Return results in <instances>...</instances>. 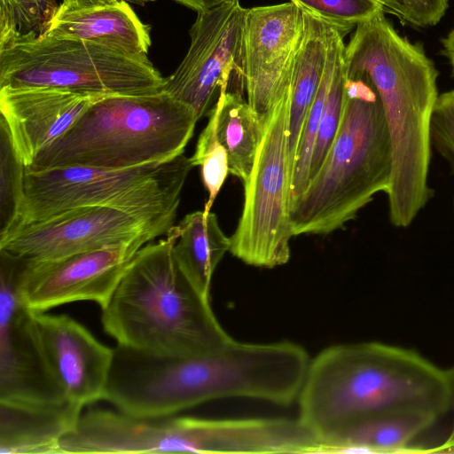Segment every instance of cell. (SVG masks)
Instances as JSON below:
<instances>
[{"label": "cell", "mask_w": 454, "mask_h": 454, "mask_svg": "<svg viewBox=\"0 0 454 454\" xmlns=\"http://www.w3.org/2000/svg\"><path fill=\"white\" fill-rule=\"evenodd\" d=\"M291 341L231 340L201 356H175L114 348L103 400L137 416L175 415L208 401L243 397L289 405L299 396L309 364Z\"/></svg>", "instance_id": "obj_1"}, {"label": "cell", "mask_w": 454, "mask_h": 454, "mask_svg": "<svg viewBox=\"0 0 454 454\" xmlns=\"http://www.w3.org/2000/svg\"><path fill=\"white\" fill-rule=\"evenodd\" d=\"M297 399L298 419L321 447L382 416L418 414L436 421L450 411L445 370L414 349L378 341L320 351L309 361Z\"/></svg>", "instance_id": "obj_2"}, {"label": "cell", "mask_w": 454, "mask_h": 454, "mask_svg": "<svg viewBox=\"0 0 454 454\" xmlns=\"http://www.w3.org/2000/svg\"><path fill=\"white\" fill-rule=\"evenodd\" d=\"M348 67L364 73L379 93L392 145L388 204L423 207L431 197V121L438 72L420 43L401 36L384 11L356 25L345 48Z\"/></svg>", "instance_id": "obj_3"}, {"label": "cell", "mask_w": 454, "mask_h": 454, "mask_svg": "<svg viewBox=\"0 0 454 454\" xmlns=\"http://www.w3.org/2000/svg\"><path fill=\"white\" fill-rule=\"evenodd\" d=\"M176 239L174 225L165 239L142 247L101 309L103 328L118 344L159 355L193 356L217 351L233 340L218 322L209 299L180 269L173 254Z\"/></svg>", "instance_id": "obj_4"}, {"label": "cell", "mask_w": 454, "mask_h": 454, "mask_svg": "<svg viewBox=\"0 0 454 454\" xmlns=\"http://www.w3.org/2000/svg\"><path fill=\"white\" fill-rule=\"evenodd\" d=\"M392 145L384 109L363 72L346 66L340 123L321 168L291 200L294 236L342 229L379 192H387Z\"/></svg>", "instance_id": "obj_5"}, {"label": "cell", "mask_w": 454, "mask_h": 454, "mask_svg": "<svg viewBox=\"0 0 454 454\" xmlns=\"http://www.w3.org/2000/svg\"><path fill=\"white\" fill-rule=\"evenodd\" d=\"M198 121L190 106L162 90L110 95L93 104L26 168L123 169L168 162L184 154Z\"/></svg>", "instance_id": "obj_6"}, {"label": "cell", "mask_w": 454, "mask_h": 454, "mask_svg": "<svg viewBox=\"0 0 454 454\" xmlns=\"http://www.w3.org/2000/svg\"><path fill=\"white\" fill-rule=\"evenodd\" d=\"M164 82L147 56H127L86 42L35 33L0 43V88L145 95L160 91Z\"/></svg>", "instance_id": "obj_7"}, {"label": "cell", "mask_w": 454, "mask_h": 454, "mask_svg": "<svg viewBox=\"0 0 454 454\" xmlns=\"http://www.w3.org/2000/svg\"><path fill=\"white\" fill-rule=\"evenodd\" d=\"M192 168L191 159L184 154L168 162L123 169L25 167L18 214L3 233L18 225L83 206L145 207L180 202Z\"/></svg>", "instance_id": "obj_8"}, {"label": "cell", "mask_w": 454, "mask_h": 454, "mask_svg": "<svg viewBox=\"0 0 454 454\" xmlns=\"http://www.w3.org/2000/svg\"><path fill=\"white\" fill-rule=\"evenodd\" d=\"M290 88L263 118V133L244 203L230 237V253L254 267L286 264L294 236L290 215L293 168L289 152Z\"/></svg>", "instance_id": "obj_9"}, {"label": "cell", "mask_w": 454, "mask_h": 454, "mask_svg": "<svg viewBox=\"0 0 454 454\" xmlns=\"http://www.w3.org/2000/svg\"><path fill=\"white\" fill-rule=\"evenodd\" d=\"M179 203L71 208L0 234V251L25 260L47 261L136 240L148 243L175 225Z\"/></svg>", "instance_id": "obj_10"}, {"label": "cell", "mask_w": 454, "mask_h": 454, "mask_svg": "<svg viewBox=\"0 0 454 454\" xmlns=\"http://www.w3.org/2000/svg\"><path fill=\"white\" fill-rule=\"evenodd\" d=\"M246 12L239 0L197 12L187 53L165 78L161 90L190 106L198 120L208 117L222 93L246 90Z\"/></svg>", "instance_id": "obj_11"}, {"label": "cell", "mask_w": 454, "mask_h": 454, "mask_svg": "<svg viewBox=\"0 0 454 454\" xmlns=\"http://www.w3.org/2000/svg\"><path fill=\"white\" fill-rule=\"evenodd\" d=\"M146 244L136 240L47 261L16 257L18 291L35 312L78 301H94L103 309L136 253Z\"/></svg>", "instance_id": "obj_12"}, {"label": "cell", "mask_w": 454, "mask_h": 454, "mask_svg": "<svg viewBox=\"0 0 454 454\" xmlns=\"http://www.w3.org/2000/svg\"><path fill=\"white\" fill-rule=\"evenodd\" d=\"M18 260L0 251V401H68L48 365L35 311L17 286Z\"/></svg>", "instance_id": "obj_13"}, {"label": "cell", "mask_w": 454, "mask_h": 454, "mask_svg": "<svg viewBox=\"0 0 454 454\" xmlns=\"http://www.w3.org/2000/svg\"><path fill=\"white\" fill-rule=\"evenodd\" d=\"M303 26V10L291 1L247 9L246 92L262 119L289 88Z\"/></svg>", "instance_id": "obj_14"}, {"label": "cell", "mask_w": 454, "mask_h": 454, "mask_svg": "<svg viewBox=\"0 0 454 454\" xmlns=\"http://www.w3.org/2000/svg\"><path fill=\"white\" fill-rule=\"evenodd\" d=\"M110 96L53 87L0 88V122L25 167L96 102Z\"/></svg>", "instance_id": "obj_15"}, {"label": "cell", "mask_w": 454, "mask_h": 454, "mask_svg": "<svg viewBox=\"0 0 454 454\" xmlns=\"http://www.w3.org/2000/svg\"><path fill=\"white\" fill-rule=\"evenodd\" d=\"M48 365L66 398L84 407L103 400L114 348L67 315L35 311Z\"/></svg>", "instance_id": "obj_16"}, {"label": "cell", "mask_w": 454, "mask_h": 454, "mask_svg": "<svg viewBox=\"0 0 454 454\" xmlns=\"http://www.w3.org/2000/svg\"><path fill=\"white\" fill-rule=\"evenodd\" d=\"M40 34L82 41L132 57L147 56L151 46L149 26L122 0L81 9H67L60 4Z\"/></svg>", "instance_id": "obj_17"}, {"label": "cell", "mask_w": 454, "mask_h": 454, "mask_svg": "<svg viewBox=\"0 0 454 454\" xmlns=\"http://www.w3.org/2000/svg\"><path fill=\"white\" fill-rule=\"evenodd\" d=\"M82 407L0 401L1 454H61L60 442L73 431Z\"/></svg>", "instance_id": "obj_18"}, {"label": "cell", "mask_w": 454, "mask_h": 454, "mask_svg": "<svg viewBox=\"0 0 454 454\" xmlns=\"http://www.w3.org/2000/svg\"><path fill=\"white\" fill-rule=\"evenodd\" d=\"M302 10L303 33L289 85V152L293 172L305 121L324 74L333 27L320 17Z\"/></svg>", "instance_id": "obj_19"}, {"label": "cell", "mask_w": 454, "mask_h": 454, "mask_svg": "<svg viewBox=\"0 0 454 454\" xmlns=\"http://www.w3.org/2000/svg\"><path fill=\"white\" fill-rule=\"evenodd\" d=\"M175 227V259L194 287L209 299L212 277L230 252V238L221 230L215 214L203 210L186 215Z\"/></svg>", "instance_id": "obj_20"}, {"label": "cell", "mask_w": 454, "mask_h": 454, "mask_svg": "<svg viewBox=\"0 0 454 454\" xmlns=\"http://www.w3.org/2000/svg\"><path fill=\"white\" fill-rule=\"evenodd\" d=\"M435 420L418 414H393L358 424L328 442L320 453L421 452L413 441Z\"/></svg>", "instance_id": "obj_21"}, {"label": "cell", "mask_w": 454, "mask_h": 454, "mask_svg": "<svg viewBox=\"0 0 454 454\" xmlns=\"http://www.w3.org/2000/svg\"><path fill=\"white\" fill-rule=\"evenodd\" d=\"M261 118L243 95L227 92L217 119V136L226 151L229 172L242 184L248 180L262 133Z\"/></svg>", "instance_id": "obj_22"}, {"label": "cell", "mask_w": 454, "mask_h": 454, "mask_svg": "<svg viewBox=\"0 0 454 454\" xmlns=\"http://www.w3.org/2000/svg\"><path fill=\"white\" fill-rule=\"evenodd\" d=\"M225 94H221L208 115V121L200 134L194 153L190 157L193 167H200L202 182L207 192V200L203 209L206 214L210 212L227 175L230 173L227 153L217 136V119Z\"/></svg>", "instance_id": "obj_23"}, {"label": "cell", "mask_w": 454, "mask_h": 454, "mask_svg": "<svg viewBox=\"0 0 454 454\" xmlns=\"http://www.w3.org/2000/svg\"><path fill=\"white\" fill-rule=\"evenodd\" d=\"M60 4L59 0H0V43L42 33Z\"/></svg>", "instance_id": "obj_24"}, {"label": "cell", "mask_w": 454, "mask_h": 454, "mask_svg": "<svg viewBox=\"0 0 454 454\" xmlns=\"http://www.w3.org/2000/svg\"><path fill=\"white\" fill-rule=\"evenodd\" d=\"M1 123V122H0ZM0 233L6 231L17 216L22 196L25 166L17 157L4 125L1 123Z\"/></svg>", "instance_id": "obj_25"}, {"label": "cell", "mask_w": 454, "mask_h": 454, "mask_svg": "<svg viewBox=\"0 0 454 454\" xmlns=\"http://www.w3.org/2000/svg\"><path fill=\"white\" fill-rule=\"evenodd\" d=\"M348 34L354 26L384 11L377 0H290Z\"/></svg>", "instance_id": "obj_26"}, {"label": "cell", "mask_w": 454, "mask_h": 454, "mask_svg": "<svg viewBox=\"0 0 454 454\" xmlns=\"http://www.w3.org/2000/svg\"><path fill=\"white\" fill-rule=\"evenodd\" d=\"M431 143L454 167V90L437 98L431 121Z\"/></svg>", "instance_id": "obj_27"}, {"label": "cell", "mask_w": 454, "mask_h": 454, "mask_svg": "<svg viewBox=\"0 0 454 454\" xmlns=\"http://www.w3.org/2000/svg\"><path fill=\"white\" fill-rule=\"evenodd\" d=\"M384 10L416 27L437 24L445 14L449 0H380Z\"/></svg>", "instance_id": "obj_28"}, {"label": "cell", "mask_w": 454, "mask_h": 454, "mask_svg": "<svg viewBox=\"0 0 454 454\" xmlns=\"http://www.w3.org/2000/svg\"><path fill=\"white\" fill-rule=\"evenodd\" d=\"M119 0H61V6L67 9H81L114 4Z\"/></svg>", "instance_id": "obj_29"}, {"label": "cell", "mask_w": 454, "mask_h": 454, "mask_svg": "<svg viewBox=\"0 0 454 454\" xmlns=\"http://www.w3.org/2000/svg\"><path fill=\"white\" fill-rule=\"evenodd\" d=\"M197 12L210 9L222 3L231 0H173Z\"/></svg>", "instance_id": "obj_30"}, {"label": "cell", "mask_w": 454, "mask_h": 454, "mask_svg": "<svg viewBox=\"0 0 454 454\" xmlns=\"http://www.w3.org/2000/svg\"><path fill=\"white\" fill-rule=\"evenodd\" d=\"M443 52L449 59L454 74V28L442 39Z\"/></svg>", "instance_id": "obj_31"}, {"label": "cell", "mask_w": 454, "mask_h": 454, "mask_svg": "<svg viewBox=\"0 0 454 454\" xmlns=\"http://www.w3.org/2000/svg\"><path fill=\"white\" fill-rule=\"evenodd\" d=\"M445 371L450 393V411L453 412V426L450 436L454 437V365Z\"/></svg>", "instance_id": "obj_32"}, {"label": "cell", "mask_w": 454, "mask_h": 454, "mask_svg": "<svg viewBox=\"0 0 454 454\" xmlns=\"http://www.w3.org/2000/svg\"><path fill=\"white\" fill-rule=\"evenodd\" d=\"M429 452L454 453V437L449 436L443 443L434 449H431Z\"/></svg>", "instance_id": "obj_33"}, {"label": "cell", "mask_w": 454, "mask_h": 454, "mask_svg": "<svg viewBox=\"0 0 454 454\" xmlns=\"http://www.w3.org/2000/svg\"><path fill=\"white\" fill-rule=\"evenodd\" d=\"M122 1H125L129 4H137V5H145L147 3L155 2L157 0H122Z\"/></svg>", "instance_id": "obj_34"}, {"label": "cell", "mask_w": 454, "mask_h": 454, "mask_svg": "<svg viewBox=\"0 0 454 454\" xmlns=\"http://www.w3.org/2000/svg\"><path fill=\"white\" fill-rule=\"evenodd\" d=\"M377 1H379V2L380 3V0H377ZM380 4H381V3H380Z\"/></svg>", "instance_id": "obj_35"}]
</instances>
